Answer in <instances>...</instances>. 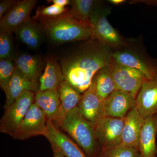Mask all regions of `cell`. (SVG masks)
I'll return each instance as SVG.
<instances>
[{
  "instance_id": "12",
  "label": "cell",
  "mask_w": 157,
  "mask_h": 157,
  "mask_svg": "<svg viewBox=\"0 0 157 157\" xmlns=\"http://www.w3.org/2000/svg\"><path fill=\"white\" fill-rule=\"evenodd\" d=\"M136 98L126 92L116 90L102 101L103 116L124 118L135 107Z\"/></svg>"
},
{
  "instance_id": "13",
  "label": "cell",
  "mask_w": 157,
  "mask_h": 157,
  "mask_svg": "<svg viewBox=\"0 0 157 157\" xmlns=\"http://www.w3.org/2000/svg\"><path fill=\"white\" fill-rule=\"evenodd\" d=\"M77 107L82 115L94 126L104 117L102 101L98 95L93 80L89 87L82 95Z\"/></svg>"
},
{
  "instance_id": "8",
  "label": "cell",
  "mask_w": 157,
  "mask_h": 157,
  "mask_svg": "<svg viewBox=\"0 0 157 157\" xmlns=\"http://www.w3.org/2000/svg\"><path fill=\"white\" fill-rule=\"evenodd\" d=\"M47 121L45 113L34 103L31 105L13 137L17 140H24L39 135L43 136Z\"/></svg>"
},
{
  "instance_id": "31",
  "label": "cell",
  "mask_w": 157,
  "mask_h": 157,
  "mask_svg": "<svg viewBox=\"0 0 157 157\" xmlns=\"http://www.w3.org/2000/svg\"><path fill=\"white\" fill-rule=\"evenodd\" d=\"M53 153V157H65L59 151L54 149H52Z\"/></svg>"
},
{
  "instance_id": "34",
  "label": "cell",
  "mask_w": 157,
  "mask_h": 157,
  "mask_svg": "<svg viewBox=\"0 0 157 157\" xmlns=\"http://www.w3.org/2000/svg\"><path fill=\"white\" fill-rule=\"evenodd\" d=\"M155 116H156V117L157 121V111L156 113Z\"/></svg>"
},
{
  "instance_id": "2",
  "label": "cell",
  "mask_w": 157,
  "mask_h": 157,
  "mask_svg": "<svg viewBox=\"0 0 157 157\" xmlns=\"http://www.w3.org/2000/svg\"><path fill=\"white\" fill-rule=\"evenodd\" d=\"M39 23L46 37L55 44L91 39V27L78 21L70 9L59 16L34 17Z\"/></svg>"
},
{
  "instance_id": "6",
  "label": "cell",
  "mask_w": 157,
  "mask_h": 157,
  "mask_svg": "<svg viewBox=\"0 0 157 157\" xmlns=\"http://www.w3.org/2000/svg\"><path fill=\"white\" fill-rule=\"evenodd\" d=\"M109 66L117 90L136 98L144 82L147 79L145 76L136 69L119 63L112 57Z\"/></svg>"
},
{
  "instance_id": "25",
  "label": "cell",
  "mask_w": 157,
  "mask_h": 157,
  "mask_svg": "<svg viewBox=\"0 0 157 157\" xmlns=\"http://www.w3.org/2000/svg\"><path fill=\"white\" fill-rule=\"evenodd\" d=\"M98 157H140L137 149L121 144L101 150Z\"/></svg>"
},
{
  "instance_id": "24",
  "label": "cell",
  "mask_w": 157,
  "mask_h": 157,
  "mask_svg": "<svg viewBox=\"0 0 157 157\" xmlns=\"http://www.w3.org/2000/svg\"><path fill=\"white\" fill-rule=\"evenodd\" d=\"M99 2L94 0H72L70 10L73 16L79 22L90 25V19Z\"/></svg>"
},
{
  "instance_id": "5",
  "label": "cell",
  "mask_w": 157,
  "mask_h": 157,
  "mask_svg": "<svg viewBox=\"0 0 157 157\" xmlns=\"http://www.w3.org/2000/svg\"><path fill=\"white\" fill-rule=\"evenodd\" d=\"M35 94L36 93L33 92H25L5 109L0 121L1 133L13 137L31 105L34 103Z\"/></svg>"
},
{
  "instance_id": "22",
  "label": "cell",
  "mask_w": 157,
  "mask_h": 157,
  "mask_svg": "<svg viewBox=\"0 0 157 157\" xmlns=\"http://www.w3.org/2000/svg\"><path fill=\"white\" fill-rule=\"evenodd\" d=\"M15 67L31 81L38 83L42 71V61L39 58L29 54L20 55L13 60Z\"/></svg>"
},
{
  "instance_id": "4",
  "label": "cell",
  "mask_w": 157,
  "mask_h": 157,
  "mask_svg": "<svg viewBox=\"0 0 157 157\" xmlns=\"http://www.w3.org/2000/svg\"><path fill=\"white\" fill-rule=\"evenodd\" d=\"M110 12L98 5L94 10L90 19L91 39L99 41L109 48H120L127 45L123 37L110 24L107 15Z\"/></svg>"
},
{
  "instance_id": "9",
  "label": "cell",
  "mask_w": 157,
  "mask_h": 157,
  "mask_svg": "<svg viewBox=\"0 0 157 157\" xmlns=\"http://www.w3.org/2000/svg\"><path fill=\"white\" fill-rule=\"evenodd\" d=\"M36 3V0L18 1L1 18L0 33H15L31 18V12Z\"/></svg>"
},
{
  "instance_id": "21",
  "label": "cell",
  "mask_w": 157,
  "mask_h": 157,
  "mask_svg": "<svg viewBox=\"0 0 157 157\" xmlns=\"http://www.w3.org/2000/svg\"><path fill=\"white\" fill-rule=\"evenodd\" d=\"M14 33L22 43L29 48L35 49L40 46L44 32L38 21L33 17L21 26Z\"/></svg>"
},
{
  "instance_id": "15",
  "label": "cell",
  "mask_w": 157,
  "mask_h": 157,
  "mask_svg": "<svg viewBox=\"0 0 157 157\" xmlns=\"http://www.w3.org/2000/svg\"><path fill=\"white\" fill-rule=\"evenodd\" d=\"M144 121L145 119L140 115L136 107L128 113L124 117L122 133V144L138 150L140 134Z\"/></svg>"
},
{
  "instance_id": "28",
  "label": "cell",
  "mask_w": 157,
  "mask_h": 157,
  "mask_svg": "<svg viewBox=\"0 0 157 157\" xmlns=\"http://www.w3.org/2000/svg\"><path fill=\"white\" fill-rule=\"evenodd\" d=\"M69 8L60 7L55 4L48 7L41 6L37 9L36 15L34 17H56L64 13Z\"/></svg>"
},
{
  "instance_id": "27",
  "label": "cell",
  "mask_w": 157,
  "mask_h": 157,
  "mask_svg": "<svg viewBox=\"0 0 157 157\" xmlns=\"http://www.w3.org/2000/svg\"><path fill=\"white\" fill-rule=\"evenodd\" d=\"M13 42L11 34L0 33V59H13Z\"/></svg>"
},
{
  "instance_id": "29",
  "label": "cell",
  "mask_w": 157,
  "mask_h": 157,
  "mask_svg": "<svg viewBox=\"0 0 157 157\" xmlns=\"http://www.w3.org/2000/svg\"><path fill=\"white\" fill-rule=\"evenodd\" d=\"M17 1L15 0H4L0 2V19L9 11Z\"/></svg>"
},
{
  "instance_id": "32",
  "label": "cell",
  "mask_w": 157,
  "mask_h": 157,
  "mask_svg": "<svg viewBox=\"0 0 157 157\" xmlns=\"http://www.w3.org/2000/svg\"><path fill=\"white\" fill-rule=\"evenodd\" d=\"M109 1L110 3L115 4V5H119V4H122V3L126 2L125 1H124V0H110Z\"/></svg>"
},
{
  "instance_id": "14",
  "label": "cell",
  "mask_w": 157,
  "mask_h": 157,
  "mask_svg": "<svg viewBox=\"0 0 157 157\" xmlns=\"http://www.w3.org/2000/svg\"><path fill=\"white\" fill-rule=\"evenodd\" d=\"M135 107L144 119L157 111V78L144 82L136 98Z\"/></svg>"
},
{
  "instance_id": "11",
  "label": "cell",
  "mask_w": 157,
  "mask_h": 157,
  "mask_svg": "<svg viewBox=\"0 0 157 157\" xmlns=\"http://www.w3.org/2000/svg\"><path fill=\"white\" fill-rule=\"evenodd\" d=\"M112 57L119 63L140 71L148 80L157 78V63L134 51H117L113 52Z\"/></svg>"
},
{
  "instance_id": "1",
  "label": "cell",
  "mask_w": 157,
  "mask_h": 157,
  "mask_svg": "<svg viewBox=\"0 0 157 157\" xmlns=\"http://www.w3.org/2000/svg\"><path fill=\"white\" fill-rule=\"evenodd\" d=\"M112 53L110 48L90 39L61 58L60 64L65 80L79 93H84L96 73L109 66Z\"/></svg>"
},
{
  "instance_id": "26",
  "label": "cell",
  "mask_w": 157,
  "mask_h": 157,
  "mask_svg": "<svg viewBox=\"0 0 157 157\" xmlns=\"http://www.w3.org/2000/svg\"><path fill=\"white\" fill-rule=\"evenodd\" d=\"M15 69L16 68L13 59L0 60V86L5 92Z\"/></svg>"
},
{
  "instance_id": "7",
  "label": "cell",
  "mask_w": 157,
  "mask_h": 157,
  "mask_svg": "<svg viewBox=\"0 0 157 157\" xmlns=\"http://www.w3.org/2000/svg\"><path fill=\"white\" fill-rule=\"evenodd\" d=\"M124 124V118L104 117L94 125L96 138L101 150L121 144Z\"/></svg>"
},
{
  "instance_id": "33",
  "label": "cell",
  "mask_w": 157,
  "mask_h": 157,
  "mask_svg": "<svg viewBox=\"0 0 157 157\" xmlns=\"http://www.w3.org/2000/svg\"><path fill=\"white\" fill-rule=\"evenodd\" d=\"M145 2L147 3L149 5H151V6H157V0H156V1L155 0V1H146Z\"/></svg>"
},
{
  "instance_id": "16",
  "label": "cell",
  "mask_w": 157,
  "mask_h": 157,
  "mask_svg": "<svg viewBox=\"0 0 157 157\" xmlns=\"http://www.w3.org/2000/svg\"><path fill=\"white\" fill-rule=\"evenodd\" d=\"M39 90V83L29 80L16 68L5 92L6 95L5 109L9 107L23 93L27 91L36 93Z\"/></svg>"
},
{
  "instance_id": "10",
  "label": "cell",
  "mask_w": 157,
  "mask_h": 157,
  "mask_svg": "<svg viewBox=\"0 0 157 157\" xmlns=\"http://www.w3.org/2000/svg\"><path fill=\"white\" fill-rule=\"evenodd\" d=\"M43 136L50 142L52 148L58 151L65 157H88L76 142L55 126L51 121H47Z\"/></svg>"
},
{
  "instance_id": "3",
  "label": "cell",
  "mask_w": 157,
  "mask_h": 157,
  "mask_svg": "<svg viewBox=\"0 0 157 157\" xmlns=\"http://www.w3.org/2000/svg\"><path fill=\"white\" fill-rule=\"evenodd\" d=\"M60 129L70 135L88 157H98L101 148L96 138L94 128L76 107L68 113Z\"/></svg>"
},
{
  "instance_id": "30",
  "label": "cell",
  "mask_w": 157,
  "mask_h": 157,
  "mask_svg": "<svg viewBox=\"0 0 157 157\" xmlns=\"http://www.w3.org/2000/svg\"><path fill=\"white\" fill-rule=\"evenodd\" d=\"M50 2L53 3L55 5L62 7H65L66 6L70 5L71 3V1L70 0H52L50 1Z\"/></svg>"
},
{
  "instance_id": "23",
  "label": "cell",
  "mask_w": 157,
  "mask_h": 157,
  "mask_svg": "<svg viewBox=\"0 0 157 157\" xmlns=\"http://www.w3.org/2000/svg\"><path fill=\"white\" fill-rule=\"evenodd\" d=\"M93 80L95 84L98 95L102 101L117 90L109 66L99 70Z\"/></svg>"
},
{
  "instance_id": "20",
  "label": "cell",
  "mask_w": 157,
  "mask_h": 157,
  "mask_svg": "<svg viewBox=\"0 0 157 157\" xmlns=\"http://www.w3.org/2000/svg\"><path fill=\"white\" fill-rule=\"evenodd\" d=\"M65 80L60 64L52 56L46 59L44 73L39 78V90L57 89Z\"/></svg>"
},
{
  "instance_id": "17",
  "label": "cell",
  "mask_w": 157,
  "mask_h": 157,
  "mask_svg": "<svg viewBox=\"0 0 157 157\" xmlns=\"http://www.w3.org/2000/svg\"><path fill=\"white\" fill-rule=\"evenodd\" d=\"M58 90L60 98V106L56 120L53 123L59 129L69 112L77 107L82 95L66 80L59 85Z\"/></svg>"
},
{
  "instance_id": "19",
  "label": "cell",
  "mask_w": 157,
  "mask_h": 157,
  "mask_svg": "<svg viewBox=\"0 0 157 157\" xmlns=\"http://www.w3.org/2000/svg\"><path fill=\"white\" fill-rule=\"evenodd\" d=\"M35 103L46 115L47 120L54 122L58 115L60 98L57 89L39 90L36 93Z\"/></svg>"
},
{
  "instance_id": "18",
  "label": "cell",
  "mask_w": 157,
  "mask_h": 157,
  "mask_svg": "<svg viewBox=\"0 0 157 157\" xmlns=\"http://www.w3.org/2000/svg\"><path fill=\"white\" fill-rule=\"evenodd\" d=\"M157 121L155 114L145 119L139 140L138 151L140 157H156Z\"/></svg>"
}]
</instances>
